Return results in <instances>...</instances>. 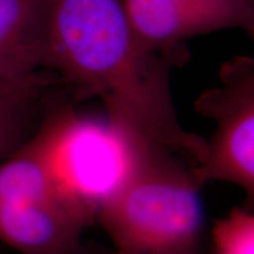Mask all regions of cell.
I'll list each match as a JSON object with an SVG mask.
<instances>
[{
    "mask_svg": "<svg viewBox=\"0 0 254 254\" xmlns=\"http://www.w3.org/2000/svg\"><path fill=\"white\" fill-rule=\"evenodd\" d=\"M170 58L142 45L120 0H41V68L75 99L100 98L107 129L124 147L165 148L194 167L207 140L180 125Z\"/></svg>",
    "mask_w": 254,
    "mask_h": 254,
    "instance_id": "6da1fadb",
    "label": "cell"
},
{
    "mask_svg": "<svg viewBox=\"0 0 254 254\" xmlns=\"http://www.w3.org/2000/svg\"><path fill=\"white\" fill-rule=\"evenodd\" d=\"M75 114L51 106L36 132L0 164V241L19 254H95L84 241L98 201L77 189L59 165Z\"/></svg>",
    "mask_w": 254,
    "mask_h": 254,
    "instance_id": "7a4b0ae2",
    "label": "cell"
},
{
    "mask_svg": "<svg viewBox=\"0 0 254 254\" xmlns=\"http://www.w3.org/2000/svg\"><path fill=\"white\" fill-rule=\"evenodd\" d=\"M193 166L159 147L124 148L119 176L98 201L99 221L125 254L195 253L204 208Z\"/></svg>",
    "mask_w": 254,
    "mask_h": 254,
    "instance_id": "3957f363",
    "label": "cell"
},
{
    "mask_svg": "<svg viewBox=\"0 0 254 254\" xmlns=\"http://www.w3.org/2000/svg\"><path fill=\"white\" fill-rule=\"evenodd\" d=\"M220 86L199 95L194 109L217 124L207 141V154L192 168L202 187L209 182L233 184L244 190L247 207L254 199V60L234 57L222 64Z\"/></svg>",
    "mask_w": 254,
    "mask_h": 254,
    "instance_id": "277c9868",
    "label": "cell"
},
{
    "mask_svg": "<svg viewBox=\"0 0 254 254\" xmlns=\"http://www.w3.org/2000/svg\"><path fill=\"white\" fill-rule=\"evenodd\" d=\"M133 31L152 52L173 57L184 40L225 28L254 30L253 0H120Z\"/></svg>",
    "mask_w": 254,
    "mask_h": 254,
    "instance_id": "5b68a950",
    "label": "cell"
},
{
    "mask_svg": "<svg viewBox=\"0 0 254 254\" xmlns=\"http://www.w3.org/2000/svg\"><path fill=\"white\" fill-rule=\"evenodd\" d=\"M41 0H0V84L39 74Z\"/></svg>",
    "mask_w": 254,
    "mask_h": 254,
    "instance_id": "8992f818",
    "label": "cell"
},
{
    "mask_svg": "<svg viewBox=\"0 0 254 254\" xmlns=\"http://www.w3.org/2000/svg\"><path fill=\"white\" fill-rule=\"evenodd\" d=\"M53 80L43 72L24 81L0 84V164L36 132L51 107L44 97Z\"/></svg>",
    "mask_w": 254,
    "mask_h": 254,
    "instance_id": "52a82bcc",
    "label": "cell"
},
{
    "mask_svg": "<svg viewBox=\"0 0 254 254\" xmlns=\"http://www.w3.org/2000/svg\"><path fill=\"white\" fill-rule=\"evenodd\" d=\"M215 254H254V214L250 207H234L213 227Z\"/></svg>",
    "mask_w": 254,
    "mask_h": 254,
    "instance_id": "ba28073f",
    "label": "cell"
},
{
    "mask_svg": "<svg viewBox=\"0 0 254 254\" xmlns=\"http://www.w3.org/2000/svg\"><path fill=\"white\" fill-rule=\"evenodd\" d=\"M95 254H125V253H122V252H119V251H116V250H107V249H104V247H101V246L95 245ZM187 254H195V253H187Z\"/></svg>",
    "mask_w": 254,
    "mask_h": 254,
    "instance_id": "9c48e42d",
    "label": "cell"
}]
</instances>
